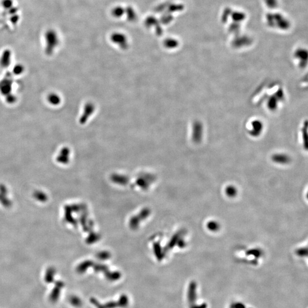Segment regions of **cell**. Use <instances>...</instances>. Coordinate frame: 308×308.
<instances>
[{"label": "cell", "instance_id": "obj_2", "mask_svg": "<svg viewBox=\"0 0 308 308\" xmlns=\"http://www.w3.org/2000/svg\"><path fill=\"white\" fill-rule=\"evenodd\" d=\"M35 196L37 199L38 200H40L45 201L47 199V197L45 195V193H42L41 192H37L35 193Z\"/></svg>", "mask_w": 308, "mask_h": 308}, {"label": "cell", "instance_id": "obj_1", "mask_svg": "<svg viewBox=\"0 0 308 308\" xmlns=\"http://www.w3.org/2000/svg\"><path fill=\"white\" fill-rule=\"evenodd\" d=\"M49 100L52 104H57L59 103L60 99H59V97H58V95L53 94L52 95H49Z\"/></svg>", "mask_w": 308, "mask_h": 308}]
</instances>
